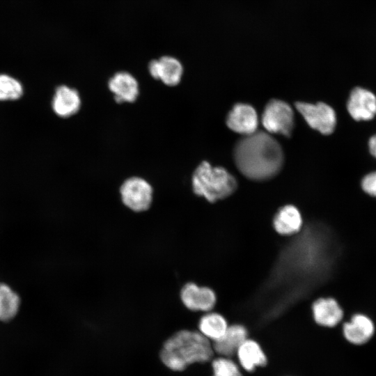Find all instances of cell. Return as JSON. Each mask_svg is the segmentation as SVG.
<instances>
[{"instance_id": "obj_1", "label": "cell", "mask_w": 376, "mask_h": 376, "mask_svg": "<svg viewBox=\"0 0 376 376\" xmlns=\"http://www.w3.org/2000/svg\"><path fill=\"white\" fill-rule=\"evenodd\" d=\"M234 160L246 178L264 180L279 173L283 163L279 143L269 134L256 132L246 135L235 144Z\"/></svg>"}, {"instance_id": "obj_2", "label": "cell", "mask_w": 376, "mask_h": 376, "mask_svg": "<svg viewBox=\"0 0 376 376\" xmlns=\"http://www.w3.org/2000/svg\"><path fill=\"white\" fill-rule=\"evenodd\" d=\"M213 352L210 340L199 331L182 329L165 341L160 357L169 369L182 371L190 364L209 361Z\"/></svg>"}, {"instance_id": "obj_3", "label": "cell", "mask_w": 376, "mask_h": 376, "mask_svg": "<svg viewBox=\"0 0 376 376\" xmlns=\"http://www.w3.org/2000/svg\"><path fill=\"white\" fill-rule=\"evenodd\" d=\"M195 195L214 203L231 195L237 188L235 178L223 167L212 166L203 161L194 169L191 178Z\"/></svg>"}, {"instance_id": "obj_4", "label": "cell", "mask_w": 376, "mask_h": 376, "mask_svg": "<svg viewBox=\"0 0 376 376\" xmlns=\"http://www.w3.org/2000/svg\"><path fill=\"white\" fill-rule=\"evenodd\" d=\"M118 192L124 206L134 212L148 210L153 202L152 185L139 175H133L125 178L120 184Z\"/></svg>"}, {"instance_id": "obj_5", "label": "cell", "mask_w": 376, "mask_h": 376, "mask_svg": "<svg viewBox=\"0 0 376 376\" xmlns=\"http://www.w3.org/2000/svg\"><path fill=\"white\" fill-rule=\"evenodd\" d=\"M262 123L267 131L290 136L294 127V113L285 102L272 100L266 105Z\"/></svg>"}, {"instance_id": "obj_6", "label": "cell", "mask_w": 376, "mask_h": 376, "mask_svg": "<svg viewBox=\"0 0 376 376\" xmlns=\"http://www.w3.org/2000/svg\"><path fill=\"white\" fill-rule=\"evenodd\" d=\"M149 75L168 88L177 87L184 75V66L176 57L164 55L150 60L147 65Z\"/></svg>"}, {"instance_id": "obj_7", "label": "cell", "mask_w": 376, "mask_h": 376, "mask_svg": "<svg viewBox=\"0 0 376 376\" xmlns=\"http://www.w3.org/2000/svg\"><path fill=\"white\" fill-rule=\"evenodd\" d=\"M107 87L116 104H134L140 96L139 81L126 70L114 72L107 80Z\"/></svg>"}, {"instance_id": "obj_8", "label": "cell", "mask_w": 376, "mask_h": 376, "mask_svg": "<svg viewBox=\"0 0 376 376\" xmlns=\"http://www.w3.org/2000/svg\"><path fill=\"white\" fill-rule=\"evenodd\" d=\"M295 106L311 128L323 134H330L334 130L336 123V113L328 104L323 102L313 104L299 102Z\"/></svg>"}, {"instance_id": "obj_9", "label": "cell", "mask_w": 376, "mask_h": 376, "mask_svg": "<svg viewBox=\"0 0 376 376\" xmlns=\"http://www.w3.org/2000/svg\"><path fill=\"white\" fill-rule=\"evenodd\" d=\"M180 298L184 306L193 312L212 311L217 302V293L212 288L194 282H188L182 286Z\"/></svg>"}, {"instance_id": "obj_10", "label": "cell", "mask_w": 376, "mask_h": 376, "mask_svg": "<svg viewBox=\"0 0 376 376\" xmlns=\"http://www.w3.org/2000/svg\"><path fill=\"white\" fill-rule=\"evenodd\" d=\"M344 338L350 343L362 345L373 337L375 325L373 320L366 314L355 313L342 326Z\"/></svg>"}, {"instance_id": "obj_11", "label": "cell", "mask_w": 376, "mask_h": 376, "mask_svg": "<svg viewBox=\"0 0 376 376\" xmlns=\"http://www.w3.org/2000/svg\"><path fill=\"white\" fill-rule=\"evenodd\" d=\"M315 322L323 327L333 328L343 320L345 313L339 302L333 297H320L311 305Z\"/></svg>"}, {"instance_id": "obj_12", "label": "cell", "mask_w": 376, "mask_h": 376, "mask_svg": "<svg viewBox=\"0 0 376 376\" xmlns=\"http://www.w3.org/2000/svg\"><path fill=\"white\" fill-rule=\"evenodd\" d=\"M226 125L239 134L249 135L256 132L258 119L254 108L246 104L238 103L233 107L226 118Z\"/></svg>"}, {"instance_id": "obj_13", "label": "cell", "mask_w": 376, "mask_h": 376, "mask_svg": "<svg viewBox=\"0 0 376 376\" xmlns=\"http://www.w3.org/2000/svg\"><path fill=\"white\" fill-rule=\"evenodd\" d=\"M347 108L354 120H370L376 114V97L372 92L357 87L350 93Z\"/></svg>"}, {"instance_id": "obj_14", "label": "cell", "mask_w": 376, "mask_h": 376, "mask_svg": "<svg viewBox=\"0 0 376 376\" xmlns=\"http://www.w3.org/2000/svg\"><path fill=\"white\" fill-rule=\"evenodd\" d=\"M81 97L79 91L66 85L57 87L52 100V109L59 117L67 118L76 115L81 109Z\"/></svg>"}, {"instance_id": "obj_15", "label": "cell", "mask_w": 376, "mask_h": 376, "mask_svg": "<svg viewBox=\"0 0 376 376\" xmlns=\"http://www.w3.org/2000/svg\"><path fill=\"white\" fill-rule=\"evenodd\" d=\"M303 218L299 210L293 205H285L278 210L272 219L274 231L281 236L299 233L303 228Z\"/></svg>"}, {"instance_id": "obj_16", "label": "cell", "mask_w": 376, "mask_h": 376, "mask_svg": "<svg viewBox=\"0 0 376 376\" xmlns=\"http://www.w3.org/2000/svg\"><path fill=\"white\" fill-rule=\"evenodd\" d=\"M248 338L246 328L241 324L229 325L224 334L213 342L214 352L221 357H231L236 354L240 345Z\"/></svg>"}, {"instance_id": "obj_17", "label": "cell", "mask_w": 376, "mask_h": 376, "mask_svg": "<svg viewBox=\"0 0 376 376\" xmlns=\"http://www.w3.org/2000/svg\"><path fill=\"white\" fill-rule=\"evenodd\" d=\"M236 354L241 366L248 372L267 363V357L261 346L253 339L247 338L240 345Z\"/></svg>"}, {"instance_id": "obj_18", "label": "cell", "mask_w": 376, "mask_h": 376, "mask_svg": "<svg viewBox=\"0 0 376 376\" xmlns=\"http://www.w3.org/2000/svg\"><path fill=\"white\" fill-rule=\"evenodd\" d=\"M228 326L226 318L221 313L212 311L204 313L198 323V331L212 342L219 339Z\"/></svg>"}, {"instance_id": "obj_19", "label": "cell", "mask_w": 376, "mask_h": 376, "mask_svg": "<svg viewBox=\"0 0 376 376\" xmlns=\"http://www.w3.org/2000/svg\"><path fill=\"white\" fill-rule=\"evenodd\" d=\"M19 306V295L8 285L0 283V321L8 322L14 318Z\"/></svg>"}, {"instance_id": "obj_20", "label": "cell", "mask_w": 376, "mask_h": 376, "mask_svg": "<svg viewBox=\"0 0 376 376\" xmlns=\"http://www.w3.org/2000/svg\"><path fill=\"white\" fill-rule=\"evenodd\" d=\"M22 93V86L17 79L6 75H0V100H17Z\"/></svg>"}, {"instance_id": "obj_21", "label": "cell", "mask_w": 376, "mask_h": 376, "mask_svg": "<svg viewBox=\"0 0 376 376\" xmlns=\"http://www.w3.org/2000/svg\"><path fill=\"white\" fill-rule=\"evenodd\" d=\"M213 376H242L238 366L227 357L212 361Z\"/></svg>"}, {"instance_id": "obj_22", "label": "cell", "mask_w": 376, "mask_h": 376, "mask_svg": "<svg viewBox=\"0 0 376 376\" xmlns=\"http://www.w3.org/2000/svg\"><path fill=\"white\" fill-rule=\"evenodd\" d=\"M361 187L366 194L376 198V172L366 175L362 180Z\"/></svg>"}, {"instance_id": "obj_23", "label": "cell", "mask_w": 376, "mask_h": 376, "mask_svg": "<svg viewBox=\"0 0 376 376\" xmlns=\"http://www.w3.org/2000/svg\"><path fill=\"white\" fill-rule=\"evenodd\" d=\"M368 144L370 153L376 157V134L370 139Z\"/></svg>"}]
</instances>
